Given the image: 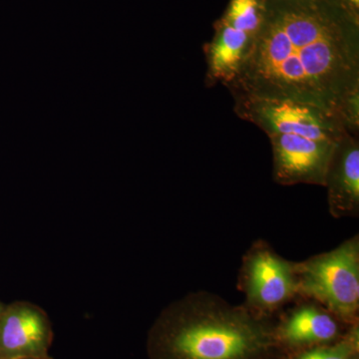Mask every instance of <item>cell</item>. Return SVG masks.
<instances>
[{
  "instance_id": "4",
  "label": "cell",
  "mask_w": 359,
  "mask_h": 359,
  "mask_svg": "<svg viewBox=\"0 0 359 359\" xmlns=\"http://www.w3.org/2000/svg\"><path fill=\"white\" fill-rule=\"evenodd\" d=\"M235 113L266 134L299 135L313 140L339 142L348 132L339 116L311 104L287 99L233 95Z\"/></svg>"
},
{
  "instance_id": "10",
  "label": "cell",
  "mask_w": 359,
  "mask_h": 359,
  "mask_svg": "<svg viewBox=\"0 0 359 359\" xmlns=\"http://www.w3.org/2000/svg\"><path fill=\"white\" fill-rule=\"evenodd\" d=\"M294 359H358V327L334 344L299 351Z\"/></svg>"
},
{
  "instance_id": "3",
  "label": "cell",
  "mask_w": 359,
  "mask_h": 359,
  "mask_svg": "<svg viewBox=\"0 0 359 359\" xmlns=\"http://www.w3.org/2000/svg\"><path fill=\"white\" fill-rule=\"evenodd\" d=\"M297 292L320 302L330 313L354 321L359 308V242L346 241L337 249L294 264Z\"/></svg>"
},
{
  "instance_id": "7",
  "label": "cell",
  "mask_w": 359,
  "mask_h": 359,
  "mask_svg": "<svg viewBox=\"0 0 359 359\" xmlns=\"http://www.w3.org/2000/svg\"><path fill=\"white\" fill-rule=\"evenodd\" d=\"M53 335L43 309L29 302L14 304L0 314V358L48 356Z\"/></svg>"
},
{
  "instance_id": "1",
  "label": "cell",
  "mask_w": 359,
  "mask_h": 359,
  "mask_svg": "<svg viewBox=\"0 0 359 359\" xmlns=\"http://www.w3.org/2000/svg\"><path fill=\"white\" fill-rule=\"evenodd\" d=\"M358 32L339 0H266L254 47L224 87L233 96L287 99L339 116L344 97L359 86Z\"/></svg>"
},
{
  "instance_id": "15",
  "label": "cell",
  "mask_w": 359,
  "mask_h": 359,
  "mask_svg": "<svg viewBox=\"0 0 359 359\" xmlns=\"http://www.w3.org/2000/svg\"><path fill=\"white\" fill-rule=\"evenodd\" d=\"M1 313H2V308H1V306H0V314H1Z\"/></svg>"
},
{
  "instance_id": "13",
  "label": "cell",
  "mask_w": 359,
  "mask_h": 359,
  "mask_svg": "<svg viewBox=\"0 0 359 359\" xmlns=\"http://www.w3.org/2000/svg\"><path fill=\"white\" fill-rule=\"evenodd\" d=\"M20 359H52L50 355L44 356V358H20Z\"/></svg>"
},
{
  "instance_id": "8",
  "label": "cell",
  "mask_w": 359,
  "mask_h": 359,
  "mask_svg": "<svg viewBox=\"0 0 359 359\" xmlns=\"http://www.w3.org/2000/svg\"><path fill=\"white\" fill-rule=\"evenodd\" d=\"M325 186L332 216L341 218L358 214L359 144L354 135L346 133L335 145Z\"/></svg>"
},
{
  "instance_id": "11",
  "label": "cell",
  "mask_w": 359,
  "mask_h": 359,
  "mask_svg": "<svg viewBox=\"0 0 359 359\" xmlns=\"http://www.w3.org/2000/svg\"><path fill=\"white\" fill-rule=\"evenodd\" d=\"M340 121L349 134L358 135L359 130V86L351 89L342 99L339 109Z\"/></svg>"
},
{
  "instance_id": "2",
  "label": "cell",
  "mask_w": 359,
  "mask_h": 359,
  "mask_svg": "<svg viewBox=\"0 0 359 359\" xmlns=\"http://www.w3.org/2000/svg\"><path fill=\"white\" fill-rule=\"evenodd\" d=\"M150 359H283L276 327L247 306L195 292L169 304L150 328Z\"/></svg>"
},
{
  "instance_id": "9",
  "label": "cell",
  "mask_w": 359,
  "mask_h": 359,
  "mask_svg": "<svg viewBox=\"0 0 359 359\" xmlns=\"http://www.w3.org/2000/svg\"><path fill=\"white\" fill-rule=\"evenodd\" d=\"M341 328L337 316L320 306L306 304L287 316L276 327V335L283 351H299L337 341Z\"/></svg>"
},
{
  "instance_id": "14",
  "label": "cell",
  "mask_w": 359,
  "mask_h": 359,
  "mask_svg": "<svg viewBox=\"0 0 359 359\" xmlns=\"http://www.w3.org/2000/svg\"><path fill=\"white\" fill-rule=\"evenodd\" d=\"M299 1H318V0H299Z\"/></svg>"
},
{
  "instance_id": "5",
  "label": "cell",
  "mask_w": 359,
  "mask_h": 359,
  "mask_svg": "<svg viewBox=\"0 0 359 359\" xmlns=\"http://www.w3.org/2000/svg\"><path fill=\"white\" fill-rule=\"evenodd\" d=\"M243 271L247 308L257 316L266 318L297 292L294 264L269 248L259 245L252 249L245 259Z\"/></svg>"
},
{
  "instance_id": "12",
  "label": "cell",
  "mask_w": 359,
  "mask_h": 359,
  "mask_svg": "<svg viewBox=\"0 0 359 359\" xmlns=\"http://www.w3.org/2000/svg\"><path fill=\"white\" fill-rule=\"evenodd\" d=\"M341 6L344 9L358 20V11L359 8V0H342Z\"/></svg>"
},
{
  "instance_id": "6",
  "label": "cell",
  "mask_w": 359,
  "mask_h": 359,
  "mask_svg": "<svg viewBox=\"0 0 359 359\" xmlns=\"http://www.w3.org/2000/svg\"><path fill=\"white\" fill-rule=\"evenodd\" d=\"M273 156V179L285 186L325 185L328 166L337 142L313 140L299 135H269Z\"/></svg>"
}]
</instances>
